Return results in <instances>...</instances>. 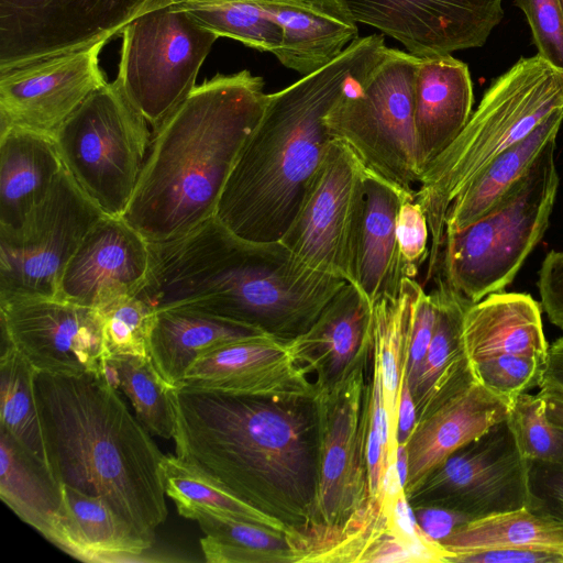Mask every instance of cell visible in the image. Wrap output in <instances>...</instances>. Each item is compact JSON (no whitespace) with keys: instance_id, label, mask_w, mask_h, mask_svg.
Returning <instances> with one entry per match:
<instances>
[{"instance_id":"1","label":"cell","mask_w":563,"mask_h":563,"mask_svg":"<svg viewBox=\"0 0 563 563\" xmlns=\"http://www.w3.org/2000/svg\"><path fill=\"white\" fill-rule=\"evenodd\" d=\"M176 455L286 531L316 520L320 391L279 396L176 388Z\"/></svg>"},{"instance_id":"2","label":"cell","mask_w":563,"mask_h":563,"mask_svg":"<svg viewBox=\"0 0 563 563\" xmlns=\"http://www.w3.org/2000/svg\"><path fill=\"white\" fill-rule=\"evenodd\" d=\"M136 294L155 310L188 307L291 341L346 283L303 264L282 241L243 240L214 217L178 239L150 243Z\"/></svg>"},{"instance_id":"3","label":"cell","mask_w":563,"mask_h":563,"mask_svg":"<svg viewBox=\"0 0 563 563\" xmlns=\"http://www.w3.org/2000/svg\"><path fill=\"white\" fill-rule=\"evenodd\" d=\"M386 48L379 34L358 37L329 64L268 93L217 205L221 225L252 242L283 238L333 140L325 115Z\"/></svg>"},{"instance_id":"4","label":"cell","mask_w":563,"mask_h":563,"mask_svg":"<svg viewBox=\"0 0 563 563\" xmlns=\"http://www.w3.org/2000/svg\"><path fill=\"white\" fill-rule=\"evenodd\" d=\"M267 99L263 78L246 69L196 86L152 131L122 218L148 243L178 239L212 218Z\"/></svg>"},{"instance_id":"5","label":"cell","mask_w":563,"mask_h":563,"mask_svg":"<svg viewBox=\"0 0 563 563\" xmlns=\"http://www.w3.org/2000/svg\"><path fill=\"white\" fill-rule=\"evenodd\" d=\"M37 400L53 474L102 496L141 536L154 540L168 515L164 454L104 374L37 373Z\"/></svg>"},{"instance_id":"6","label":"cell","mask_w":563,"mask_h":563,"mask_svg":"<svg viewBox=\"0 0 563 563\" xmlns=\"http://www.w3.org/2000/svg\"><path fill=\"white\" fill-rule=\"evenodd\" d=\"M563 109V73L538 54L495 78L456 139L424 169L416 199L430 230L427 279L438 273L453 200L501 152Z\"/></svg>"},{"instance_id":"7","label":"cell","mask_w":563,"mask_h":563,"mask_svg":"<svg viewBox=\"0 0 563 563\" xmlns=\"http://www.w3.org/2000/svg\"><path fill=\"white\" fill-rule=\"evenodd\" d=\"M555 147L556 137L482 218L445 233L439 276L467 300L504 291L544 236L560 185Z\"/></svg>"},{"instance_id":"8","label":"cell","mask_w":563,"mask_h":563,"mask_svg":"<svg viewBox=\"0 0 563 563\" xmlns=\"http://www.w3.org/2000/svg\"><path fill=\"white\" fill-rule=\"evenodd\" d=\"M419 58L387 47L324 118L331 137L346 145L367 170L415 195L423 174L415 126Z\"/></svg>"},{"instance_id":"9","label":"cell","mask_w":563,"mask_h":563,"mask_svg":"<svg viewBox=\"0 0 563 563\" xmlns=\"http://www.w3.org/2000/svg\"><path fill=\"white\" fill-rule=\"evenodd\" d=\"M54 139L80 190L106 216L122 217L141 176L152 133L118 81L89 96Z\"/></svg>"},{"instance_id":"10","label":"cell","mask_w":563,"mask_h":563,"mask_svg":"<svg viewBox=\"0 0 563 563\" xmlns=\"http://www.w3.org/2000/svg\"><path fill=\"white\" fill-rule=\"evenodd\" d=\"M120 34L115 80L154 131L194 90L219 36L178 4L142 14Z\"/></svg>"},{"instance_id":"11","label":"cell","mask_w":563,"mask_h":563,"mask_svg":"<svg viewBox=\"0 0 563 563\" xmlns=\"http://www.w3.org/2000/svg\"><path fill=\"white\" fill-rule=\"evenodd\" d=\"M103 216L64 166L21 225L0 228V301L56 298L67 263Z\"/></svg>"},{"instance_id":"12","label":"cell","mask_w":563,"mask_h":563,"mask_svg":"<svg viewBox=\"0 0 563 563\" xmlns=\"http://www.w3.org/2000/svg\"><path fill=\"white\" fill-rule=\"evenodd\" d=\"M188 0H0V70L110 41L155 9Z\"/></svg>"},{"instance_id":"13","label":"cell","mask_w":563,"mask_h":563,"mask_svg":"<svg viewBox=\"0 0 563 563\" xmlns=\"http://www.w3.org/2000/svg\"><path fill=\"white\" fill-rule=\"evenodd\" d=\"M365 168L332 140L290 227L279 240L308 267L354 284Z\"/></svg>"},{"instance_id":"14","label":"cell","mask_w":563,"mask_h":563,"mask_svg":"<svg viewBox=\"0 0 563 563\" xmlns=\"http://www.w3.org/2000/svg\"><path fill=\"white\" fill-rule=\"evenodd\" d=\"M529 466L503 420L437 466L406 497L411 507L451 509L473 519L529 507Z\"/></svg>"},{"instance_id":"15","label":"cell","mask_w":563,"mask_h":563,"mask_svg":"<svg viewBox=\"0 0 563 563\" xmlns=\"http://www.w3.org/2000/svg\"><path fill=\"white\" fill-rule=\"evenodd\" d=\"M367 363L321 395L319 484L314 522H345L371 498L367 467L369 380Z\"/></svg>"},{"instance_id":"16","label":"cell","mask_w":563,"mask_h":563,"mask_svg":"<svg viewBox=\"0 0 563 563\" xmlns=\"http://www.w3.org/2000/svg\"><path fill=\"white\" fill-rule=\"evenodd\" d=\"M2 343L36 369L55 375L104 374L102 318L98 310L58 298L0 301Z\"/></svg>"},{"instance_id":"17","label":"cell","mask_w":563,"mask_h":563,"mask_svg":"<svg viewBox=\"0 0 563 563\" xmlns=\"http://www.w3.org/2000/svg\"><path fill=\"white\" fill-rule=\"evenodd\" d=\"M108 42L0 70V129L15 126L54 136L108 82L99 65Z\"/></svg>"},{"instance_id":"18","label":"cell","mask_w":563,"mask_h":563,"mask_svg":"<svg viewBox=\"0 0 563 563\" xmlns=\"http://www.w3.org/2000/svg\"><path fill=\"white\" fill-rule=\"evenodd\" d=\"M354 20L418 56L483 46L504 18L503 0H343Z\"/></svg>"},{"instance_id":"19","label":"cell","mask_w":563,"mask_h":563,"mask_svg":"<svg viewBox=\"0 0 563 563\" xmlns=\"http://www.w3.org/2000/svg\"><path fill=\"white\" fill-rule=\"evenodd\" d=\"M150 263V243L122 217L104 214L67 263L56 298L100 311L136 296Z\"/></svg>"},{"instance_id":"20","label":"cell","mask_w":563,"mask_h":563,"mask_svg":"<svg viewBox=\"0 0 563 563\" xmlns=\"http://www.w3.org/2000/svg\"><path fill=\"white\" fill-rule=\"evenodd\" d=\"M373 303L346 282L323 308L313 324L289 341L291 355L320 393L342 385L372 357Z\"/></svg>"},{"instance_id":"21","label":"cell","mask_w":563,"mask_h":563,"mask_svg":"<svg viewBox=\"0 0 563 563\" xmlns=\"http://www.w3.org/2000/svg\"><path fill=\"white\" fill-rule=\"evenodd\" d=\"M177 388L279 396L319 390L294 360L289 341L264 335L233 342L198 357Z\"/></svg>"},{"instance_id":"22","label":"cell","mask_w":563,"mask_h":563,"mask_svg":"<svg viewBox=\"0 0 563 563\" xmlns=\"http://www.w3.org/2000/svg\"><path fill=\"white\" fill-rule=\"evenodd\" d=\"M511 402L474 380L418 420L405 443L408 454L405 495L452 453L506 420Z\"/></svg>"},{"instance_id":"23","label":"cell","mask_w":563,"mask_h":563,"mask_svg":"<svg viewBox=\"0 0 563 563\" xmlns=\"http://www.w3.org/2000/svg\"><path fill=\"white\" fill-rule=\"evenodd\" d=\"M44 538L68 555L95 563L143 561L154 542L139 534L102 496L64 484L60 508Z\"/></svg>"},{"instance_id":"24","label":"cell","mask_w":563,"mask_h":563,"mask_svg":"<svg viewBox=\"0 0 563 563\" xmlns=\"http://www.w3.org/2000/svg\"><path fill=\"white\" fill-rule=\"evenodd\" d=\"M473 103V84L465 63L451 54L419 58L415 126L423 172L464 129Z\"/></svg>"},{"instance_id":"25","label":"cell","mask_w":563,"mask_h":563,"mask_svg":"<svg viewBox=\"0 0 563 563\" xmlns=\"http://www.w3.org/2000/svg\"><path fill=\"white\" fill-rule=\"evenodd\" d=\"M462 341L470 365L494 356L545 362L541 306L526 292H494L472 302L464 314Z\"/></svg>"},{"instance_id":"26","label":"cell","mask_w":563,"mask_h":563,"mask_svg":"<svg viewBox=\"0 0 563 563\" xmlns=\"http://www.w3.org/2000/svg\"><path fill=\"white\" fill-rule=\"evenodd\" d=\"M409 195L416 196L365 168L354 285L372 303L399 292L404 276L396 223L400 205Z\"/></svg>"},{"instance_id":"27","label":"cell","mask_w":563,"mask_h":563,"mask_svg":"<svg viewBox=\"0 0 563 563\" xmlns=\"http://www.w3.org/2000/svg\"><path fill=\"white\" fill-rule=\"evenodd\" d=\"M273 16L283 31L276 58L305 76L336 58L358 29L343 0H272Z\"/></svg>"},{"instance_id":"28","label":"cell","mask_w":563,"mask_h":563,"mask_svg":"<svg viewBox=\"0 0 563 563\" xmlns=\"http://www.w3.org/2000/svg\"><path fill=\"white\" fill-rule=\"evenodd\" d=\"M63 168L53 135L15 126L0 129V228L21 225Z\"/></svg>"},{"instance_id":"29","label":"cell","mask_w":563,"mask_h":563,"mask_svg":"<svg viewBox=\"0 0 563 563\" xmlns=\"http://www.w3.org/2000/svg\"><path fill=\"white\" fill-rule=\"evenodd\" d=\"M264 335L268 334L202 310L169 307L156 310L150 357L159 374L177 387L187 369L203 354Z\"/></svg>"},{"instance_id":"30","label":"cell","mask_w":563,"mask_h":563,"mask_svg":"<svg viewBox=\"0 0 563 563\" xmlns=\"http://www.w3.org/2000/svg\"><path fill=\"white\" fill-rule=\"evenodd\" d=\"M431 292L437 306L434 332L411 386L417 421L475 380L462 341L463 318L472 301L450 288L440 276Z\"/></svg>"},{"instance_id":"31","label":"cell","mask_w":563,"mask_h":563,"mask_svg":"<svg viewBox=\"0 0 563 563\" xmlns=\"http://www.w3.org/2000/svg\"><path fill=\"white\" fill-rule=\"evenodd\" d=\"M562 123L560 109L495 157L451 203L445 233L462 230L487 213L529 170L549 141L558 137Z\"/></svg>"},{"instance_id":"32","label":"cell","mask_w":563,"mask_h":563,"mask_svg":"<svg viewBox=\"0 0 563 563\" xmlns=\"http://www.w3.org/2000/svg\"><path fill=\"white\" fill-rule=\"evenodd\" d=\"M440 545L459 555L495 549H522L563 554V522L530 507L473 519L459 527Z\"/></svg>"},{"instance_id":"33","label":"cell","mask_w":563,"mask_h":563,"mask_svg":"<svg viewBox=\"0 0 563 563\" xmlns=\"http://www.w3.org/2000/svg\"><path fill=\"white\" fill-rule=\"evenodd\" d=\"M0 497L43 537L63 500V484L53 472L3 430H0Z\"/></svg>"},{"instance_id":"34","label":"cell","mask_w":563,"mask_h":563,"mask_svg":"<svg viewBox=\"0 0 563 563\" xmlns=\"http://www.w3.org/2000/svg\"><path fill=\"white\" fill-rule=\"evenodd\" d=\"M190 519L206 536L200 545L209 563H296L284 530L207 511Z\"/></svg>"},{"instance_id":"35","label":"cell","mask_w":563,"mask_h":563,"mask_svg":"<svg viewBox=\"0 0 563 563\" xmlns=\"http://www.w3.org/2000/svg\"><path fill=\"white\" fill-rule=\"evenodd\" d=\"M36 375V369L14 346L10 343H2L0 356V430L9 433L52 471L35 388Z\"/></svg>"},{"instance_id":"36","label":"cell","mask_w":563,"mask_h":563,"mask_svg":"<svg viewBox=\"0 0 563 563\" xmlns=\"http://www.w3.org/2000/svg\"><path fill=\"white\" fill-rule=\"evenodd\" d=\"M418 285L416 279L404 278L396 296L384 295L373 303V353L380 364L385 408L395 445L397 405L407 363L412 301Z\"/></svg>"},{"instance_id":"37","label":"cell","mask_w":563,"mask_h":563,"mask_svg":"<svg viewBox=\"0 0 563 563\" xmlns=\"http://www.w3.org/2000/svg\"><path fill=\"white\" fill-rule=\"evenodd\" d=\"M104 375L130 400L136 418L151 434L174 438L177 387L159 374L150 356L107 357Z\"/></svg>"},{"instance_id":"38","label":"cell","mask_w":563,"mask_h":563,"mask_svg":"<svg viewBox=\"0 0 563 563\" xmlns=\"http://www.w3.org/2000/svg\"><path fill=\"white\" fill-rule=\"evenodd\" d=\"M161 467L165 494L175 503L180 516L190 519L196 511H207L286 531L283 523L250 506L177 455H164Z\"/></svg>"},{"instance_id":"39","label":"cell","mask_w":563,"mask_h":563,"mask_svg":"<svg viewBox=\"0 0 563 563\" xmlns=\"http://www.w3.org/2000/svg\"><path fill=\"white\" fill-rule=\"evenodd\" d=\"M271 1L188 0L178 5L219 37L274 54L283 42V31L273 16Z\"/></svg>"},{"instance_id":"40","label":"cell","mask_w":563,"mask_h":563,"mask_svg":"<svg viewBox=\"0 0 563 563\" xmlns=\"http://www.w3.org/2000/svg\"><path fill=\"white\" fill-rule=\"evenodd\" d=\"M506 420L523 459L563 465V429L548 418L540 391L517 396Z\"/></svg>"},{"instance_id":"41","label":"cell","mask_w":563,"mask_h":563,"mask_svg":"<svg viewBox=\"0 0 563 563\" xmlns=\"http://www.w3.org/2000/svg\"><path fill=\"white\" fill-rule=\"evenodd\" d=\"M107 357L150 356L156 310L136 296L120 299L99 311Z\"/></svg>"},{"instance_id":"42","label":"cell","mask_w":563,"mask_h":563,"mask_svg":"<svg viewBox=\"0 0 563 563\" xmlns=\"http://www.w3.org/2000/svg\"><path fill=\"white\" fill-rule=\"evenodd\" d=\"M545 362L526 356H494L471 365L481 385L509 400L539 387Z\"/></svg>"},{"instance_id":"43","label":"cell","mask_w":563,"mask_h":563,"mask_svg":"<svg viewBox=\"0 0 563 563\" xmlns=\"http://www.w3.org/2000/svg\"><path fill=\"white\" fill-rule=\"evenodd\" d=\"M523 12L537 54L563 73V0H514Z\"/></svg>"},{"instance_id":"44","label":"cell","mask_w":563,"mask_h":563,"mask_svg":"<svg viewBox=\"0 0 563 563\" xmlns=\"http://www.w3.org/2000/svg\"><path fill=\"white\" fill-rule=\"evenodd\" d=\"M396 234L402 276L416 279L420 268L429 258L430 230L426 213L413 195L405 197L400 205Z\"/></svg>"},{"instance_id":"45","label":"cell","mask_w":563,"mask_h":563,"mask_svg":"<svg viewBox=\"0 0 563 563\" xmlns=\"http://www.w3.org/2000/svg\"><path fill=\"white\" fill-rule=\"evenodd\" d=\"M437 320V306L432 292L427 294L419 284L412 301L407 363L404 375L410 388L416 382L427 355Z\"/></svg>"},{"instance_id":"46","label":"cell","mask_w":563,"mask_h":563,"mask_svg":"<svg viewBox=\"0 0 563 563\" xmlns=\"http://www.w3.org/2000/svg\"><path fill=\"white\" fill-rule=\"evenodd\" d=\"M529 507L563 522V465L530 462Z\"/></svg>"},{"instance_id":"47","label":"cell","mask_w":563,"mask_h":563,"mask_svg":"<svg viewBox=\"0 0 563 563\" xmlns=\"http://www.w3.org/2000/svg\"><path fill=\"white\" fill-rule=\"evenodd\" d=\"M537 286L549 321L563 330V250H552L544 256Z\"/></svg>"},{"instance_id":"48","label":"cell","mask_w":563,"mask_h":563,"mask_svg":"<svg viewBox=\"0 0 563 563\" xmlns=\"http://www.w3.org/2000/svg\"><path fill=\"white\" fill-rule=\"evenodd\" d=\"M450 563H563V554L522 549H495L459 555Z\"/></svg>"},{"instance_id":"49","label":"cell","mask_w":563,"mask_h":563,"mask_svg":"<svg viewBox=\"0 0 563 563\" xmlns=\"http://www.w3.org/2000/svg\"><path fill=\"white\" fill-rule=\"evenodd\" d=\"M416 520L422 531L432 540L440 542L459 527L471 520L464 514L433 506L412 507Z\"/></svg>"},{"instance_id":"50","label":"cell","mask_w":563,"mask_h":563,"mask_svg":"<svg viewBox=\"0 0 563 563\" xmlns=\"http://www.w3.org/2000/svg\"><path fill=\"white\" fill-rule=\"evenodd\" d=\"M416 423V405L408 378L404 375L397 405L396 443H406L412 433Z\"/></svg>"},{"instance_id":"51","label":"cell","mask_w":563,"mask_h":563,"mask_svg":"<svg viewBox=\"0 0 563 563\" xmlns=\"http://www.w3.org/2000/svg\"><path fill=\"white\" fill-rule=\"evenodd\" d=\"M539 387L563 391V335L549 345Z\"/></svg>"},{"instance_id":"52","label":"cell","mask_w":563,"mask_h":563,"mask_svg":"<svg viewBox=\"0 0 563 563\" xmlns=\"http://www.w3.org/2000/svg\"><path fill=\"white\" fill-rule=\"evenodd\" d=\"M545 401L548 418L563 429V391L550 388H540Z\"/></svg>"},{"instance_id":"53","label":"cell","mask_w":563,"mask_h":563,"mask_svg":"<svg viewBox=\"0 0 563 563\" xmlns=\"http://www.w3.org/2000/svg\"><path fill=\"white\" fill-rule=\"evenodd\" d=\"M395 464L400 486L404 489L408 478V454L405 443H397L396 445Z\"/></svg>"}]
</instances>
